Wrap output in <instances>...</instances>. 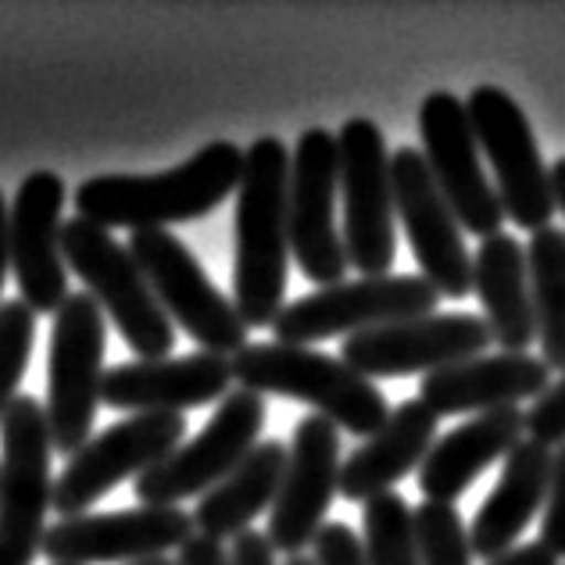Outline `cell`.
Returning a JSON list of instances; mask_svg holds the SVG:
<instances>
[{"label": "cell", "instance_id": "cell-1", "mask_svg": "<svg viewBox=\"0 0 565 565\" xmlns=\"http://www.w3.org/2000/svg\"><path fill=\"white\" fill-rule=\"evenodd\" d=\"M233 305L247 326H273L287 308L290 269V151L279 137H258L244 151L236 190Z\"/></svg>", "mask_w": 565, "mask_h": 565}, {"label": "cell", "instance_id": "cell-2", "mask_svg": "<svg viewBox=\"0 0 565 565\" xmlns=\"http://www.w3.org/2000/svg\"><path fill=\"white\" fill-rule=\"evenodd\" d=\"M244 151L230 140L204 143L183 166L154 175H94L76 186V212L104 230H166L212 215L241 190Z\"/></svg>", "mask_w": 565, "mask_h": 565}, {"label": "cell", "instance_id": "cell-3", "mask_svg": "<svg viewBox=\"0 0 565 565\" xmlns=\"http://www.w3.org/2000/svg\"><path fill=\"white\" fill-rule=\"evenodd\" d=\"M233 380L250 394H276L290 401H305L316 408L326 423L344 429L351 437H373L391 419V405L386 394L373 380L344 359L316 351V348H297V344H247L241 354H233Z\"/></svg>", "mask_w": 565, "mask_h": 565}, {"label": "cell", "instance_id": "cell-4", "mask_svg": "<svg viewBox=\"0 0 565 565\" xmlns=\"http://www.w3.org/2000/svg\"><path fill=\"white\" fill-rule=\"evenodd\" d=\"M65 265L86 282V294L104 308L122 340L140 354V362L169 359L175 344L172 319L154 297L137 258L115 236L86 218H68L62 230Z\"/></svg>", "mask_w": 565, "mask_h": 565}, {"label": "cell", "instance_id": "cell-5", "mask_svg": "<svg viewBox=\"0 0 565 565\" xmlns=\"http://www.w3.org/2000/svg\"><path fill=\"white\" fill-rule=\"evenodd\" d=\"M51 423L43 401L19 394L0 423V565H33L54 509Z\"/></svg>", "mask_w": 565, "mask_h": 565}, {"label": "cell", "instance_id": "cell-6", "mask_svg": "<svg viewBox=\"0 0 565 565\" xmlns=\"http://www.w3.org/2000/svg\"><path fill=\"white\" fill-rule=\"evenodd\" d=\"M104 308L90 294H72L54 316L47 354V423L54 451L72 458L90 444L97 408L104 405Z\"/></svg>", "mask_w": 565, "mask_h": 565}, {"label": "cell", "instance_id": "cell-7", "mask_svg": "<svg viewBox=\"0 0 565 565\" xmlns=\"http://www.w3.org/2000/svg\"><path fill=\"white\" fill-rule=\"evenodd\" d=\"M440 294L423 276H362L297 297L273 322L276 344H319L330 337H354L380 326L434 316Z\"/></svg>", "mask_w": 565, "mask_h": 565}, {"label": "cell", "instance_id": "cell-8", "mask_svg": "<svg viewBox=\"0 0 565 565\" xmlns=\"http://www.w3.org/2000/svg\"><path fill=\"white\" fill-rule=\"evenodd\" d=\"M466 108L480 151L487 154L490 172H494L504 218H512L519 230L530 233L547 230L558 212L555 183L552 169L544 166L541 143L533 137L526 111L501 86H476L466 97Z\"/></svg>", "mask_w": 565, "mask_h": 565}, {"label": "cell", "instance_id": "cell-9", "mask_svg": "<svg viewBox=\"0 0 565 565\" xmlns=\"http://www.w3.org/2000/svg\"><path fill=\"white\" fill-rule=\"evenodd\" d=\"M340 201H344V247L351 269L362 276H391L397 258L394 172L383 129L373 118H348L337 132Z\"/></svg>", "mask_w": 565, "mask_h": 565}, {"label": "cell", "instance_id": "cell-10", "mask_svg": "<svg viewBox=\"0 0 565 565\" xmlns=\"http://www.w3.org/2000/svg\"><path fill=\"white\" fill-rule=\"evenodd\" d=\"M129 255L137 258L154 297L166 308V316L186 330L193 344H201L207 354L233 359L250 340V326L236 311V305L222 294L193 250L169 230H143L129 236Z\"/></svg>", "mask_w": 565, "mask_h": 565}, {"label": "cell", "instance_id": "cell-11", "mask_svg": "<svg viewBox=\"0 0 565 565\" xmlns=\"http://www.w3.org/2000/svg\"><path fill=\"white\" fill-rule=\"evenodd\" d=\"M265 415L269 405L262 394H250L244 386L230 391L198 437L183 440L169 458L140 476L132 487L137 501L172 509L186 498H204L262 444Z\"/></svg>", "mask_w": 565, "mask_h": 565}, {"label": "cell", "instance_id": "cell-12", "mask_svg": "<svg viewBox=\"0 0 565 565\" xmlns=\"http://www.w3.org/2000/svg\"><path fill=\"white\" fill-rule=\"evenodd\" d=\"M340 198V147L330 129H305L290 151V250L301 273L319 282L348 279L344 230L337 226Z\"/></svg>", "mask_w": 565, "mask_h": 565}, {"label": "cell", "instance_id": "cell-13", "mask_svg": "<svg viewBox=\"0 0 565 565\" xmlns=\"http://www.w3.org/2000/svg\"><path fill=\"white\" fill-rule=\"evenodd\" d=\"M186 437V415L147 412L111 423L90 437L83 451L68 458V466L54 480V512L62 519L86 515L90 504L111 494L118 483L140 480L161 458H169Z\"/></svg>", "mask_w": 565, "mask_h": 565}, {"label": "cell", "instance_id": "cell-14", "mask_svg": "<svg viewBox=\"0 0 565 565\" xmlns=\"http://www.w3.org/2000/svg\"><path fill=\"white\" fill-rule=\"evenodd\" d=\"M419 140L434 183L451 204L455 218L462 222V230L476 233L480 241L504 233V207L498 186L483 169V151L472 132L466 100H458L451 90L429 94L419 108Z\"/></svg>", "mask_w": 565, "mask_h": 565}, {"label": "cell", "instance_id": "cell-15", "mask_svg": "<svg viewBox=\"0 0 565 565\" xmlns=\"http://www.w3.org/2000/svg\"><path fill=\"white\" fill-rule=\"evenodd\" d=\"M490 330L483 316L466 311H434V316L405 319L365 330L344 340V362L365 380H397L415 373H440V369L487 354Z\"/></svg>", "mask_w": 565, "mask_h": 565}, {"label": "cell", "instance_id": "cell-16", "mask_svg": "<svg viewBox=\"0 0 565 565\" xmlns=\"http://www.w3.org/2000/svg\"><path fill=\"white\" fill-rule=\"evenodd\" d=\"M391 172L397 222L423 269L419 276L429 279V287L440 297L472 294V255L466 247V230L455 218L451 204L444 201L440 186L434 183V172H429L419 147L394 151Z\"/></svg>", "mask_w": 565, "mask_h": 565}, {"label": "cell", "instance_id": "cell-17", "mask_svg": "<svg viewBox=\"0 0 565 565\" xmlns=\"http://www.w3.org/2000/svg\"><path fill=\"white\" fill-rule=\"evenodd\" d=\"M198 533L193 512L180 504H140L122 512H97L57 519L43 537V558L51 565H137L151 558H166L172 547H180Z\"/></svg>", "mask_w": 565, "mask_h": 565}, {"label": "cell", "instance_id": "cell-18", "mask_svg": "<svg viewBox=\"0 0 565 565\" xmlns=\"http://www.w3.org/2000/svg\"><path fill=\"white\" fill-rule=\"evenodd\" d=\"M68 186L57 172H29L14 190L8 207V236H11V269L22 290V301L36 316H57L72 297L68 265L62 250V207Z\"/></svg>", "mask_w": 565, "mask_h": 565}, {"label": "cell", "instance_id": "cell-19", "mask_svg": "<svg viewBox=\"0 0 565 565\" xmlns=\"http://www.w3.org/2000/svg\"><path fill=\"white\" fill-rule=\"evenodd\" d=\"M340 429L322 415H305L294 429L287 472H282L276 504L269 512V541L287 558L305 555L316 544L322 526L330 523V504L340 494Z\"/></svg>", "mask_w": 565, "mask_h": 565}, {"label": "cell", "instance_id": "cell-20", "mask_svg": "<svg viewBox=\"0 0 565 565\" xmlns=\"http://www.w3.org/2000/svg\"><path fill=\"white\" fill-rule=\"evenodd\" d=\"M233 362L222 354H183V359L126 362L104 373V405L129 415L169 412L183 415L190 408L222 405L233 386Z\"/></svg>", "mask_w": 565, "mask_h": 565}, {"label": "cell", "instance_id": "cell-21", "mask_svg": "<svg viewBox=\"0 0 565 565\" xmlns=\"http://www.w3.org/2000/svg\"><path fill=\"white\" fill-rule=\"evenodd\" d=\"M552 369L537 354H476L429 373L419 383L423 405L440 415H480L494 408H519L523 401H537L552 386Z\"/></svg>", "mask_w": 565, "mask_h": 565}, {"label": "cell", "instance_id": "cell-22", "mask_svg": "<svg viewBox=\"0 0 565 565\" xmlns=\"http://www.w3.org/2000/svg\"><path fill=\"white\" fill-rule=\"evenodd\" d=\"M526 440V412L523 408H494L448 429L429 448L419 466V490L426 501L455 504L480 476L504 462L519 444Z\"/></svg>", "mask_w": 565, "mask_h": 565}, {"label": "cell", "instance_id": "cell-23", "mask_svg": "<svg viewBox=\"0 0 565 565\" xmlns=\"http://www.w3.org/2000/svg\"><path fill=\"white\" fill-rule=\"evenodd\" d=\"M437 415L419 397L401 401L380 434L344 458V469H340L344 501L369 504L383 494H394V487L426 462L429 448L437 444Z\"/></svg>", "mask_w": 565, "mask_h": 565}, {"label": "cell", "instance_id": "cell-24", "mask_svg": "<svg viewBox=\"0 0 565 565\" xmlns=\"http://www.w3.org/2000/svg\"><path fill=\"white\" fill-rule=\"evenodd\" d=\"M552 458L555 451L537 440H523L504 458L498 487L490 490L480 512L472 515L469 526L472 555L494 562L512 552L515 541L523 537V530L533 523V515L544 512L547 483H552Z\"/></svg>", "mask_w": 565, "mask_h": 565}, {"label": "cell", "instance_id": "cell-25", "mask_svg": "<svg viewBox=\"0 0 565 565\" xmlns=\"http://www.w3.org/2000/svg\"><path fill=\"white\" fill-rule=\"evenodd\" d=\"M472 294L483 305V322L490 330V340L504 354H530V344H537L530 262H526V247L512 233L487 236L476 247Z\"/></svg>", "mask_w": 565, "mask_h": 565}, {"label": "cell", "instance_id": "cell-26", "mask_svg": "<svg viewBox=\"0 0 565 565\" xmlns=\"http://www.w3.org/2000/svg\"><path fill=\"white\" fill-rule=\"evenodd\" d=\"M287 458L290 448L282 440H262L226 480L198 498V509H193L198 533L226 544L247 533L262 512H273L282 472H287Z\"/></svg>", "mask_w": 565, "mask_h": 565}, {"label": "cell", "instance_id": "cell-27", "mask_svg": "<svg viewBox=\"0 0 565 565\" xmlns=\"http://www.w3.org/2000/svg\"><path fill=\"white\" fill-rule=\"evenodd\" d=\"M526 262L541 359L552 373H565V230L547 226L533 233Z\"/></svg>", "mask_w": 565, "mask_h": 565}, {"label": "cell", "instance_id": "cell-28", "mask_svg": "<svg viewBox=\"0 0 565 565\" xmlns=\"http://www.w3.org/2000/svg\"><path fill=\"white\" fill-rule=\"evenodd\" d=\"M412 533L419 565H472L469 526L455 504L423 501L419 509H412Z\"/></svg>", "mask_w": 565, "mask_h": 565}, {"label": "cell", "instance_id": "cell-29", "mask_svg": "<svg viewBox=\"0 0 565 565\" xmlns=\"http://www.w3.org/2000/svg\"><path fill=\"white\" fill-rule=\"evenodd\" d=\"M362 523H365V552L373 565H419L415 533H412V509L397 490L369 501Z\"/></svg>", "mask_w": 565, "mask_h": 565}, {"label": "cell", "instance_id": "cell-30", "mask_svg": "<svg viewBox=\"0 0 565 565\" xmlns=\"http://www.w3.org/2000/svg\"><path fill=\"white\" fill-rule=\"evenodd\" d=\"M36 340V311L25 301L0 305V423L19 397V383L29 373Z\"/></svg>", "mask_w": 565, "mask_h": 565}, {"label": "cell", "instance_id": "cell-31", "mask_svg": "<svg viewBox=\"0 0 565 565\" xmlns=\"http://www.w3.org/2000/svg\"><path fill=\"white\" fill-rule=\"evenodd\" d=\"M526 440L558 451L565 444V373L526 408Z\"/></svg>", "mask_w": 565, "mask_h": 565}, {"label": "cell", "instance_id": "cell-32", "mask_svg": "<svg viewBox=\"0 0 565 565\" xmlns=\"http://www.w3.org/2000/svg\"><path fill=\"white\" fill-rule=\"evenodd\" d=\"M555 558H565V444L552 458V483H547V501L541 512V537Z\"/></svg>", "mask_w": 565, "mask_h": 565}, {"label": "cell", "instance_id": "cell-33", "mask_svg": "<svg viewBox=\"0 0 565 565\" xmlns=\"http://www.w3.org/2000/svg\"><path fill=\"white\" fill-rule=\"evenodd\" d=\"M311 547H316V565H373L365 552V537H359L351 526L337 523V519L322 526Z\"/></svg>", "mask_w": 565, "mask_h": 565}, {"label": "cell", "instance_id": "cell-34", "mask_svg": "<svg viewBox=\"0 0 565 565\" xmlns=\"http://www.w3.org/2000/svg\"><path fill=\"white\" fill-rule=\"evenodd\" d=\"M233 565H276V547L269 541V533L247 530L230 544Z\"/></svg>", "mask_w": 565, "mask_h": 565}, {"label": "cell", "instance_id": "cell-35", "mask_svg": "<svg viewBox=\"0 0 565 565\" xmlns=\"http://www.w3.org/2000/svg\"><path fill=\"white\" fill-rule=\"evenodd\" d=\"M175 565H233V558H230V547L222 541L193 533L180 547V555H175Z\"/></svg>", "mask_w": 565, "mask_h": 565}, {"label": "cell", "instance_id": "cell-36", "mask_svg": "<svg viewBox=\"0 0 565 565\" xmlns=\"http://www.w3.org/2000/svg\"><path fill=\"white\" fill-rule=\"evenodd\" d=\"M487 565H558V558L547 552L541 541H533V544H515L509 555H501Z\"/></svg>", "mask_w": 565, "mask_h": 565}, {"label": "cell", "instance_id": "cell-37", "mask_svg": "<svg viewBox=\"0 0 565 565\" xmlns=\"http://www.w3.org/2000/svg\"><path fill=\"white\" fill-rule=\"evenodd\" d=\"M8 201L0 193V290H4V276L11 269V236H8Z\"/></svg>", "mask_w": 565, "mask_h": 565}, {"label": "cell", "instance_id": "cell-38", "mask_svg": "<svg viewBox=\"0 0 565 565\" xmlns=\"http://www.w3.org/2000/svg\"><path fill=\"white\" fill-rule=\"evenodd\" d=\"M552 183H555V204H558V212L565 215V154L552 166Z\"/></svg>", "mask_w": 565, "mask_h": 565}, {"label": "cell", "instance_id": "cell-39", "mask_svg": "<svg viewBox=\"0 0 565 565\" xmlns=\"http://www.w3.org/2000/svg\"><path fill=\"white\" fill-rule=\"evenodd\" d=\"M287 565H316V558H308V555H297V558H287Z\"/></svg>", "mask_w": 565, "mask_h": 565}, {"label": "cell", "instance_id": "cell-40", "mask_svg": "<svg viewBox=\"0 0 565 565\" xmlns=\"http://www.w3.org/2000/svg\"><path fill=\"white\" fill-rule=\"evenodd\" d=\"M137 565H175L172 558H151V562H137Z\"/></svg>", "mask_w": 565, "mask_h": 565}]
</instances>
